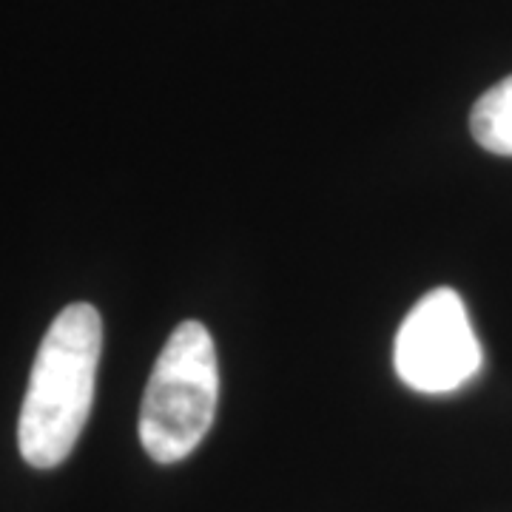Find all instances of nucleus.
Wrapping results in <instances>:
<instances>
[{
	"mask_svg": "<svg viewBox=\"0 0 512 512\" xmlns=\"http://www.w3.org/2000/svg\"><path fill=\"white\" fill-rule=\"evenodd\" d=\"M100 350L103 319L94 305L77 302L57 313L20 407L18 447L26 464L52 470L69 458L92 413Z\"/></svg>",
	"mask_w": 512,
	"mask_h": 512,
	"instance_id": "nucleus-1",
	"label": "nucleus"
},
{
	"mask_svg": "<svg viewBox=\"0 0 512 512\" xmlns=\"http://www.w3.org/2000/svg\"><path fill=\"white\" fill-rule=\"evenodd\" d=\"M220 402L217 348L202 322L188 319L157 356L140 407V441L157 464L188 458L211 430Z\"/></svg>",
	"mask_w": 512,
	"mask_h": 512,
	"instance_id": "nucleus-2",
	"label": "nucleus"
},
{
	"mask_svg": "<svg viewBox=\"0 0 512 512\" xmlns=\"http://www.w3.org/2000/svg\"><path fill=\"white\" fill-rule=\"evenodd\" d=\"M396 373L410 390L453 393L481 370V345L464 299L453 288L424 293L407 313L393 348Z\"/></svg>",
	"mask_w": 512,
	"mask_h": 512,
	"instance_id": "nucleus-3",
	"label": "nucleus"
},
{
	"mask_svg": "<svg viewBox=\"0 0 512 512\" xmlns=\"http://www.w3.org/2000/svg\"><path fill=\"white\" fill-rule=\"evenodd\" d=\"M470 131L484 151L512 157V74L478 97L470 114Z\"/></svg>",
	"mask_w": 512,
	"mask_h": 512,
	"instance_id": "nucleus-4",
	"label": "nucleus"
}]
</instances>
